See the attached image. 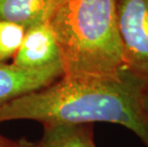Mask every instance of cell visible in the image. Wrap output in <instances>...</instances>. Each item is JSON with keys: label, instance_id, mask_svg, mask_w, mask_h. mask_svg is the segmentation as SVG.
<instances>
[{"label": "cell", "instance_id": "6da1fadb", "mask_svg": "<svg viewBox=\"0 0 148 147\" xmlns=\"http://www.w3.org/2000/svg\"><path fill=\"white\" fill-rule=\"evenodd\" d=\"M148 77L128 72L119 79H66L12 99L0 107V123L33 120L42 125L116 123L148 147L144 90Z\"/></svg>", "mask_w": 148, "mask_h": 147}, {"label": "cell", "instance_id": "7a4b0ae2", "mask_svg": "<svg viewBox=\"0 0 148 147\" xmlns=\"http://www.w3.org/2000/svg\"><path fill=\"white\" fill-rule=\"evenodd\" d=\"M59 51L63 77L119 79L128 73L116 0H52L46 16Z\"/></svg>", "mask_w": 148, "mask_h": 147}, {"label": "cell", "instance_id": "3957f363", "mask_svg": "<svg viewBox=\"0 0 148 147\" xmlns=\"http://www.w3.org/2000/svg\"><path fill=\"white\" fill-rule=\"evenodd\" d=\"M116 12L126 68L148 77V0H116Z\"/></svg>", "mask_w": 148, "mask_h": 147}, {"label": "cell", "instance_id": "277c9868", "mask_svg": "<svg viewBox=\"0 0 148 147\" xmlns=\"http://www.w3.org/2000/svg\"><path fill=\"white\" fill-rule=\"evenodd\" d=\"M63 77L60 62L39 68H22L0 62V107L12 99L42 89Z\"/></svg>", "mask_w": 148, "mask_h": 147}, {"label": "cell", "instance_id": "5b68a950", "mask_svg": "<svg viewBox=\"0 0 148 147\" xmlns=\"http://www.w3.org/2000/svg\"><path fill=\"white\" fill-rule=\"evenodd\" d=\"M58 61L59 51L55 34L44 21L26 31L12 63L22 68H39Z\"/></svg>", "mask_w": 148, "mask_h": 147}, {"label": "cell", "instance_id": "8992f818", "mask_svg": "<svg viewBox=\"0 0 148 147\" xmlns=\"http://www.w3.org/2000/svg\"><path fill=\"white\" fill-rule=\"evenodd\" d=\"M42 139L34 147H96L89 124L43 125Z\"/></svg>", "mask_w": 148, "mask_h": 147}, {"label": "cell", "instance_id": "52a82bcc", "mask_svg": "<svg viewBox=\"0 0 148 147\" xmlns=\"http://www.w3.org/2000/svg\"><path fill=\"white\" fill-rule=\"evenodd\" d=\"M52 0H0V21L16 23L26 31L46 20Z\"/></svg>", "mask_w": 148, "mask_h": 147}, {"label": "cell", "instance_id": "ba28073f", "mask_svg": "<svg viewBox=\"0 0 148 147\" xmlns=\"http://www.w3.org/2000/svg\"><path fill=\"white\" fill-rule=\"evenodd\" d=\"M26 29L16 23L0 21V62L14 57L23 42Z\"/></svg>", "mask_w": 148, "mask_h": 147}, {"label": "cell", "instance_id": "9c48e42d", "mask_svg": "<svg viewBox=\"0 0 148 147\" xmlns=\"http://www.w3.org/2000/svg\"><path fill=\"white\" fill-rule=\"evenodd\" d=\"M32 144L33 142H28L25 139L19 140H12L0 135V147H29Z\"/></svg>", "mask_w": 148, "mask_h": 147}, {"label": "cell", "instance_id": "30bf717a", "mask_svg": "<svg viewBox=\"0 0 148 147\" xmlns=\"http://www.w3.org/2000/svg\"><path fill=\"white\" fill-rule=\"evenodd\" d=\"M144 105H145V109L148 114V83L145 87V90H144Z\"/></svg>", "mask_w": 148, "mask_h": 147}, {"label": "cell", "instance_id": "8fae6325", "mask_svg": "<svg viewBox=\"0 0 148 147\" xmlns=\"http://www.w3.org/2000/svg\"><path fill=\"white\" fill-rule=\"evenodd\" d=\"M34 143H33V144H32V145H30L29 147H34Z\"/></svg>", "mask_w": 148, "mask_h": 147}]
</instances>
